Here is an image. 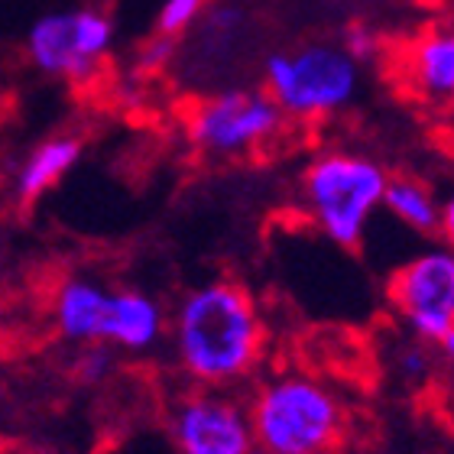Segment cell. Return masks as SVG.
<instances>
[{
  "instance_id": "1",
  "label": "cell",
  "mask_w": 454,
  "mask_h": 454,
  "mask_svg": "<svg viewBox=\"0 0 454 454\" xmlns=\"http://www.w3.org/2000/svg\"><path fill=\"white\" fill-rule=\"evenodd\" d=\"M182 373L208 389H227L254 373L263 354V318L240 283L211 279L182 295L169 318Z\"/></svg>"
},
{
  "instance_id": "2",
  "label": "cell",
  "mask_w": 454,
  "mask_h": 454,
  "mask_svg": "<svg viewBox=\"0 0 454 454\" xmlns=\"http://www.w3.org/2000/svg\"><path fill=\"white\" fill-rule=\"evenodd\" d=\"M260 454H328L344 432L338 393L309 373H276L247 403Z\"/></svg>"
},
{
  "instance_id": "3",
  "label": "cell",
  "mask_w": 454,
  "mask_h": 454,
  "mask_svg": "<svg viewBox=\"0 0 454 454\" xmlns=\"http://www.w3.org/2000/svg\"><path fill=\"white\" fill-rule=\"evenodd\" d=\"M387 182V169L370 156L328 150L302 176L305 211L332 244L350 250L360 247L373 211L383 205Z\"/></svg>"
},
{
  "instance_id": "4",
  "label": "cell",
  "mask_w": 454,
  "mask_h": 454,
  "mask_svg": "<svg viewBox=\"0 0 454 454\" xmlns=\"http://www.w3.org/2000/svg\"><path fill=\"white\" fill-rule=\"evenodd\" d=\"M266 95L289 117H328L357 98L360 62L344 46L312 43L293 52H273L263 66Z\"/></svg>"
},
{
  "instance_id": "5",
  "label": "cell",
  "mask_w": 454,
  "mask_h": 454,
  "mask_svg": "<svg viewBox=\"0 0 454 454\" xmlns=\"http://www.w3.org/2000/svg\"><path fill=\"white\" fill-rule=\"evenodd\" d=\"M114 39H117V27L107 10H49L29 27L27 59L46 78L85 85L111 56Z\"/></svg>"
},
{
  "instance_id": "6",
  "label": "cell",
  "mask_w": 454,
  "mask_h": 454,
  "mask_svg": "<svg viewBox=\"0 0 454 454\" xmlns=\"http://www.w3.org/2000/svg\"><path fill=\"white\" fill-rule=\"evenodd\" d=\"M283 117L279 105L260 88H224L189 114V140L208 156H240L273 140Z\"/></svg>"
},
{
  "instance_id": "7",
  "label": "cell",
  "mask_w": 454,
  "mask_h": 454,
  "mask_svg": "<svg viewBox=\"0 0 454 454\" xmlns=\"http://www.w3.org/2000/svg\"><path fill=\"white\" fill-rule=\"evenodd\" d=\"M389 299L419 340H442L454 328V250L428 247L399 266Z\"/></svg>"
},
{
  "instance_id": "8",
  "label": "cell",
  "mask_w": 454,
  "mask_h": 454,
  "mask_svg": "<svg viewBox=\"0 0 454 454\" xmlns=\"http://www.w3.org/2000/svg\"><path fill=\"white\" fill-rule=\"evenodd\" d=\"M176 454H254L250 416L240 399L201 387L182 396L169 412Z\"/></svg>"
},
{
  "instance_id": "9",
  "label": "cell",
  "mask_w": 454,
  "mask_h": 454,
  "mask_svg": "<svg viewBox=\"0 0 454 454\" xmlns=\"http://www.w3.org/2000/svg\"><path fill=\"white\" fill-rule=\"evenodd\" d=\"M169 332V315L160 299L143 289H111L105 318V344L123 354H150Z\"/></svg>"
},
{
  "instance_id": "10",
  "label": "cell",
  "mask_w": 454,
  "mask_h": 454,
  "mask_svg": "<svg viewBox=\"0 0 454 454\" xmlns=\"http://www.w3.org/2000/svg\"><path fill=\"white\" fill-rule=\"evenodd\" d=\"M111 289L88 276H68L52 299V322L68 344H91L105 338V318Z\"/></svg>"
},
{
  "instance_id": "11",
  "label": "cell",
  "mask_w": 454,
  "mask_h": 454,
  "mask_svg": "<svg viewBox=\"0 0 454 454\" xmlns=\"http://www.w3.org/2000/svg\"><path fill=\"white\" fill-rule=\"evenodd\" d=\"M78 160H82V140L72 133H56L39 140L13 172V199L20 205L39 201L75 169Z\"/></svg>"
},
{
  "instance_id": "12",
  "label": "cell",
  "mask_w": 454,
  "mask_h": 454,
  "mask_svg": "<svg viewBox=\"0 0 454 454\" xmlns=\"http://www.w3.org/2000/svg\"><path fill=\"white\" fill-rule=\"evenodd\" d=\"M409 82L426 98H454V29H435L409 52Z\"/></svg>"
},
{
  "instance_id": "13",
  "label": "cell",
  "mask_w": 454,
  "mask_h": 454,
  "mask_svg": "<svg viewBox=\"0 0 454 454\" xmlns=\"http://www.w3.org/2000/svg\"><path fill=\"white\" fill-rule=\"evenodd\" d=\"M438 205L435 192L422 185L412 176H389L387 192H383V208L399 218L406 227L419 231V234H432L438 231Z\"/></svg>"
},
{
  "instance_id": "14",
  "label": "cell",
  "mask_w": 454,
  "mask_h": 454,
  "mask_svg": "<svg viewBox=\"0 0 454 454\" xmlns=\"http://www.w3.org/2000/svg\"><path fill=\"white\" fill-rule=\"evenodd\" d=\"M82 354L75 357V373L82 383L88 387H98V383H105L111 380L114 367H117V350L105 340H91V344H78Z\"/></svg>"
},
{
  "instance_id": "15",
  "label": "cell",
  "mask_w": 454,
  "mask_h": 454,
  "mask_svg": "<svg viewBox=\"0 0 454 454\" xmlns=\"http://www.w3.org/2000/svg\"><path fill=\"white\" fill-rule=\"evenodd\" d=\"M205 4L208 0H162L160 13H156V33L179 39L182 33H189L199 23Z\"/></svg>"
},
{
  "instance_id": "16",
  "label": "cell",
  "mask_w": 454,
  "mask_h": 454,
  "mask_svg": "<svg viewBox=\"0 0 454 454\" xmlns=\"http://www.w3.org/2000/svg\"><path fill=\"white\" fill-rule=\"evenodd\" d=\"M176 59V39L162 36V33H153L140 49V68L143 72H160Z\"/></svg>"
},
{
  "instance_id": "17",
  "label": "cell",
  "mask_w": 454,
  "mask_h": 454,
  "mask_svg": "<svg viewBox=\"0 0 454 454\" xmlns=\"http://www.w3.org/2000/svg\"><path fill=\"white\" fill-rule=\"evenodd\" d=\"M344 49H348V52L357 59V62H367V59L377 52V36H373L370 29H350Z\"/></svg>"
},
{
  "instance_id": "18",
  "label": "cell",
  "mask_w": 454,
  "mask_h": 454,
  "mask_svg": "<svg viewBox=\"0 0 454 454\" xmlns=\"http://www.w3.org/2000/svg\"><path fill=\"white\" fill-rule=\"evenodd\" d=\"M399 370H403V377H426L428 370V357L422 348H406L403 354H399Z\"/></svg>"
},
{
  "instance_id": "19",
  "label": "cell",
  "mask_w": 454,
  "mask_h": 454,
  "mask_svg": "<svg viewBox=\"0 0 454 454\" xmlns=\"http://www.w3.org/2000/svg\"><path fill=\"white\" fill-rule=\"evenodd\" d=\"M438 234L445 237V244L454 250V189L448 192V199L438 205Z\"/></svg>"
},
{
  "instance_id": "20",
  "label": "cell",
  "mask_w": 454,
  "mask_h": 454,
  "mask_svg": "<svg viewBox=\"0 0 454 454\" xmlns=\"http://www.w3.org/2000/svg\"><path fill=\"white\" fill-rule=\"evenodd\" d=\"M438 344H442V354H445V360H448V367L454 370V328L451 332L445 334V338L438 340Z\"/></svg>"
},
{
  "instance_id": "21",
  "label": "cell",
  "mask_w": 454,
  "mask_h": 454,
  "mask_svg": "<svg viewBox=\"0 0 454 454\" xmlns=\"http://www.w3.org/2000/svg\"><path fill=\"white\" fill-rule=\"evenodd\" d=\"M451 114H454V98H451Z\"/></svg>"
}]
</instances>
